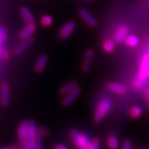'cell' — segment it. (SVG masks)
Here are the masks:
<instances>
[{
  "label": "cell",
  "instance_id": "cell-1",
  "mask_svg": "<svg viewBox=\"0 0 149 149\" xmlns=\"http://www.w3.org/2000/svg\"><path fill=\"white\" fill-rule=\"evenodd\" d=\"M69 135L74 145L78 149H91V140L85 133L76 129H72L69 132Z\"/></svg>",
  "mask_w": 149,
  "mask_h": 149
},
{
  "label": "cell",
  "instance_id": "cell-2",
  "mask_svg": "<svg viewBox=\"0 0 149 149\" xmlns=\"http://www.w3.org/2000/svg\"><path fill=\"white\" fill-rule=\"evenodd\" d=\"M112 104L110 101L104 98L99 102L94 113V122L95 123H100L107 115L109 111L111 110Z\"/></svg>",
  "mask_w": 149,
  "mask_h": 149
},
{
  "label": "cell",
  "instance_id": "cell-3",
  "mask_svg": "<svg viewBox=\"0 0 149 149\" xmlns=\"http://www.w3.org/2000/svg\"><path fill=\"white\" fill-rule=\"evenodd\" d=\"M37 139V127L33 120H28V133L26 144L24 146V149H35Z\"/></svg>",
  "mask_w": 149,
  "mask_h": 149
},
{
  "label": "cell",
  "instance_id": "cell-4",
  "mask_svg": "<svg viewBox=\"0 0 149 149\" xmlns=\"http://www.w3.org/2000/svg\"><path fill=\"white\" fill-rule=\"evenodd\" d=\"M28 133V121L22 120L19 123L17 130L18 139L22 147H24L26 144Z\"/></svg>",
  "mask_w": 149,
  "mask_h": 149
},
{
  "label": "cell",
  "instance_id": "cell-5",
  "mask_svg": "<svg viewBox=\"0 0 149 149\" xmlns=\"http://www.w3.org/2000/svg\"><path fill=\"white\" fill-rule=\"evenodd\" d=\"M10 103V86L7 82L0 84V104L7 107Z\"/></svg>",
  "mask_w": 149,
  "mask_h": 149
},
{
  "label": "cell",
  "instance_id": "cell-6",
  "mask_svg": "<svg viewBox=\"0 0 149 149\" xmlns=\"http://www.w3.org/2000/svg\"><path fill=\"white\" fill-rule=\"evenodd\" d=\"M137 76L146 80L149 78V52L145 53L142 56Z\"/></svg>",
  "mask_w": 149,
  "mask_h": 149
},
{
  "label": "cell",
  "instance_id": "cell-7",
  "mask_svg": "<svg viewBox=\"0 0 149 149\" xmlns=\"http://www.w3.org/2000/svg\"><path fill=\"white\" fill-rule=\"evenodd\" d=\"M76 28V23L75 21H68L62 26L59 30V37L62 40H66L71 36L74 30Z\"/></svg>",
  "mask_w": 149,
  "mask_h": 149
},
{
  "label": "cell",
  "instance_id": "cell-8",
  "mask_svg": "<svg viewBox=\"0 0 149 149\" xmlns=\"http://www.w3.org/2000/svg\"><path fill=\"white\" fill-rule=\"evenodd\" d=\"M78 14H79V16L81 17V18L90 27L96 28L97 26H98V22L97 21V19L86 8H81L78 10Z\"/></svg>",
  "mask_w": 149,
  "mask_h": 149
},
{
  "label": "cell",
  "instance_id": "cell-9",
  "mask_svg": "<svg viewBox=\"0 0 149 149\" xmlns=\"http://www.w3.org/2000/svg\"><path fill=\"white\" fill-rule=\"evenodd\" d=\"M34 38L33 36L32 37L28 38V39H27V40H21V42L18 45H16L15 49H13V51H12L13 55L15 56H18V55L23 54V53L26 51L27 49L30 47V45L34 43Z\"/></svg>",
  "mask_w": 149,
  "mask_h": 149
},
{
  "label": "cell",
  "instance_id": "cell-10",
  "mask_svg": "<svg viewBox=\"0 0 149 149\" xmlns=\"http://www.w3.org/2000/svg\"><path fill=\"white\" fill-rule=\"evenodd\" d=\"M81 89L80 87H77L76 89L72 90V92H70L67 95H64L63 98L62 99V104L64 107H68L73 103L78 98V97L81 94Z\"/></svg>",
  "mask_w": 149,
  "mask_h": 149
},
{
  "label": "cell",
  "instance_id": "cell-11",
  "mask_svg": "<svg viewBox=\"0 0 149 149\" xmlns=\"http://www.w3.org/2000/svg\"><path fill=\"white\" fill-rule=\"evenodd\" d=\"M37 31V26L35 24H26L24 28L18 33V38L21 40H27L32 37L34 33Z\"/></svg>",
  "mask_w": 149,
  "mask_h": 149
},
{
  "label": "cell",
  "instance_id": "cell-12",
  "mask_svg": "<svg viewBox=\"0 0 149 149\" xmlns=\"http://www.w3.org/2000/svg\"><path fill=\"white\" fill-rule=\"evenodd\" d=\"M129 32V28L127 25L123 24L119 26L114 35V41L117 44H120L124 42L125 39L127 37Z\"/></svg>",
  "mask_w": 149,
  "mask_h": 149
},
{
  "label": "cell",
  "instance_id": "cell-13",
  "mask_svg": "<svg viewBox=\"0 0 149 149\" xmlns=\"http://www.w3.org/2000/svg\"><path fill=\"white\" fill-rule=\"evenodd\" d=\"M94 51L92 49H88L86 50L85 52V55H84L83 62H82V65H81V70L83 71V73H88L91 70V64L92 62L93 58H94Z\"/></svg>",
  "mask_w": 149,
  "mask_h": 149
},
{
  "label": "cell",
  "instance_id": "cell-14",
  "mask_svg": "<svg viewBox=\"0 0 149 149\" xmlns=\"http://www.w3.org/2000/svg\"><path fill=\"white\" fill-rule=\"evenodd\" d=\"M107 88L110 92L118 95H123L126 93V88L120 83L115 82H109L107 83Z\"/></svg>",
  "mask_w": 149,
  "mask_h": 149
},
{
  "label": "cell",
  "instance_id": "cell-15",
  "mask_svg": "<svg viewBox=\"0 0 149 149\" xmlns=\"http://www.w3.org/2000/svg\"><path fill=\"white\" fill-rule=\"evenodd\" d=\"M77 87H78V83L76 80H72V81L68 82V83H65L64 85H62V86L59 89V93L61 95H66L70 92H72L75 89H76Z\"/></svg>",
  "mask_w": 149,
  "mask_h": 149
},
{
  "label": "cell",
  "instance_id": "cell-16",
  "mask_svg": "<svg viewBox=\"0 0 149 149\" xmlns=\"http://www.w3.org/2000/svg\"><path fill=\"white\" fill-rule=\"evenodd\" d=\"M20 14L22 17L23 21H25L26 24H34L35 22V19H34V15L32 12L29 9L28 7H22L20 9Z\"/></svg>",
  "mask_w": 149,
  "mask_h": 149
},
{
  "label": "cell",
  "instance_id": "cell-17",
  "mask_svg": "<svg viewBox=\"0 0 149 149\" xmlns=\"http://www.w3.org/2000/svg\"><path fill=\"white\" fill-rule=\"evenodd\" d=\"M48 62V56L46 54H43L40 55L37 60L35 65H34V70L37 73H42L47 67Z\"/></svg>",
  "mask_w": 149,
  "mask_h": 149
},
{
  "label": "cell",
  "instance_id": "cell-18",
  "mask_svg": "<svg viewBox=\"0 0 149 149\" xmlns=\"http://www.w3.org/2000/svg\"><path fill=\"white\" fill-rule=\"evenodd\" d=\"M106 144L109 149H119V139L114 135H109L107 136L106 139Z\"/></svg>",
  "mask_w": 149,
  "mask_h": 149
},
{
  "label": "cell",
  "instance_id": "cell-19",
  "mask_svg": "<svg viewBox=\"0 0 149 149\" xmlns=\"http://www.w3.org/2000/svg\"><path fill=\"white\" fill-rule=\"evenodd\" d=\"M124 42L128 47L134 48L138 46L140 41L139 39L136 36H135V35H128L127 37L125 39Z\"/></svg>",
  "mask_w": 149,
  "mask_h": 149
},
{
  "label": "cell",
  "instance_id": "cell-20",
  "mask_svg": "<svg viewBox=\"0 0 149 149\" xmlns=\"http://www.w3.org/2000/svg\"><path fill=\"white\" fill-rule=\"evenodd\" d=\"M116 48V42L111 39H107L103 42V49L107 53H112Z\"/></svg>",
  "mask_w": 149,
  "mask_h": 149
},
{
  "label": "cell",
  "instance_id": "cell-21",
  "mask_svg": "<svg viewBox=\"0 0 149 149\" xmlns=\"http://www.w3.org/2000/svg\"><path fill=\"white\" fill-rule=\"evenodd\" d=\"M129 114L132 119H138L142 115V109L141 107L137 105L131 107L129 111Z\"/></svg>",
  "mask_w": 149,
  "mask_h": 149
},
{
  "label": "cell",
  "instance_id": "cell-22",
  "mask_svg": "<svg viewBox=\"0 0 149 149\" xmlns=\"http://www.w3.org/2000/svg\"><path fill=\"white\" fill-rule=\"evenodd\" d=\"M40 24L44 27H49L53 24V19L49 15H42L40 18Z\"/></svg>",
  "mask_w": 149,
  "mask_h": 149
},
{
  "label": "cell",
  "instance_id": "cell-23",
  "mask_svg": "<svg viewBox=\"0 0 149 149\" xmlns=\"http://www.w3.org/2000/svg\"><path fill=\"white\" fill-rule=\"evenodd\" d=\"M146 79H142V78L139 77H136L135 78L134 81H133V83H132V85H133V87H134V89H136V90H138V89H142V87L146 84Z\"/></svg>",
  "mask_w": 149,
  "mask_h": 149
},
{
  "label": "cell",
  "instance_id": "cell-24",
  "mask_svg": "<svg viewBox=\"0 0 149 149\" xmlns=\"http://www.w3.org/2000/svg\"><path fill=\"white\" fill-rule=\"evenodd\" d=\"M11 55H10L9 52L6 49L4 48H1L0 49V58L3 61H8L9 60Z\"/></svg>",
  "mask_w": 149,
  "mask_h": 149
},
{
  "label": "cell",
  "instance_id": "cell-25",
  "mask_svg": "<svg viewBox=\"0 0 149 149\" xmlns=\"http://www.w3.org/2000/svg\"><path fill=\"white\" fill-rule=\"evenodd\" d=\"M7 40V32L4 26H0V45H2Z\"/></svg>",
  "mask_w": 149,
  "mask_h": 149
},
{
  "label": "cell",
  "instance_id": "cell-26",
  "mask_svg": "<svg viewBox=\"0 0 149 149\" xmlns=\"http://www.w3.org/2000/svg\"><path fill=\"white\" fill-rule=\"evenodd\" d=\"M37 135L41 138H44L49 135V130L44 127H37Z\"/></svg>",
  "mask_w": 149,
  "mask_h": 149
},
{
  "label": "cell",
  "instance_id": "cell-27",
  "mask_svg": "<svg viewBox=\"0 0 149 149\" xmlns=\"http://www.w3.org/2000/svg\"><path fill=\"white\" fill-rule=\"evenodd\" d=\"M100 140L97 138H94L91 139V149H99L100 148Z\"/></svg>",
  "mask_w": 149,
  "mask_h": 149
},
{
  "label": "cell",
  "instance_id": "cell-28",
  "mask_svg": "<svg viewBox=\"0 0 149 149\" xmlns=\"http://www.w3.org/2000/svg\"><path fill=\"white\" fill-rule=\"evenodd\" d=\"M122 149H132V144H131V142L129 140H124V142H123Z\"/></svg>",
  "mask_w": 149,
  "mask_h": 149
},
{
  "label": "cell",
  "instance_id": "cell-29",
  "mask_svg": "<svg viewBox=\"0 0 149 149\" xmlns=\"http://www.w3.org/2000/svg\"><path fill=\"white\" fill-rule=\"evenodd\" d=\"M35 149H43V142H42V138L37 135L36 142V148Z\"/></svg>",
  "mask_w": 149,
  "mask_h": 149
},
{
  "label": "cell",
  "instance_id": "cell-30",
  "mask_svg": "<svg viewBox=\"0 0 149 149\" xmlns=\"http://www.w3.org/2000/svg\"><path fill=\"white\" fill-rule=\"evenodd\" d=\"M0 149H24L22 146H5V147H1Z\"/></svg>",
  "mask_w": 149,
  "mask_h": 149
},
{
  "label": "cell",
  "instance_id": "cell-31",
  "mask_svg": "<svg viewBox=\"0 0 149 149\" xmlns=\"http://www.w3.org/2000/svg\"><path fill=\"white\" fill-rule=\"evenodd\" d=\"M53 149H69L68 147L63 146V145H61V144H57L54 146Z\"/></svg>",
  "mask_w": 149,
  "mask_h": 149
},
{
  "label": "cell",
  "instance_id": "cell-32",
  "mask_svg": "<svg viewBox=\"0 0 149 149\" xmlns=\"http://www.w3.org/2000/svg\"><path fill=\"white\" fill-rule=\"evenodd\" d=\"M147 98H148V103H149V90L147 92Z\"/></svg>",
  "mask_w": 149,
  "mask_h": 149
}]
</instances>
